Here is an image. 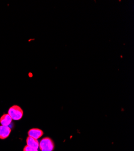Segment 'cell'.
Instances as JSON below:
<instances>
[{"mask_svg":"<svg viewBox=\"0 0 134 151\" xmlns=\"http://www.w3.org/2000/svg\"><path fill=\"white\" fill-rule=\"evenodd\" d=\"M54 148V142L50 137H44L39 142V149L40 151H53Z\"/></svg>","mask_w":134,"mask_h":151,"instance_id":"cell-1","label":"cell"},{"mask_svg":"<svg viewBox=\"0 0 134 151\" xmlns=\"http://www.w3.org/2000/svg\"><path fill=\"white\" fill-rule=\"evenodd\" d=\"M7 114L10 116L12 120H19L23 117V111L20 106L13 105L9 108Z\"/></svg>","mask_w":134,"mask_h":151,"instance_id":"cell-2","label":"cell"},{"mask_svg":"<svg viewBox=\"0 0 134 151\" xmlns=\"http://www.w3.org/2000/svg\"><path fill=\"white\" fill-rule=\"evenodd\" d=\"M43 135V131L39 128H32L28 132V137H32L34 139L38 140Z\"/></svg>","mask_w":134,"mask_h":151,"instance_id":"cell-3","label":"cell"},{"mask_svg":"<svg viewBox=\"0 0 134 151\" xmlns=\"http://www.w3.org/2000/svg\"><path fill=\"white\" fill-rule=\"evenodd\" d=\"M11 131V129L9 127L3 125L0 126V139H6L10 135Z\"/></svg>","mask_w":134,"mask_h":151,"instance_id":"cell-4","label":"cell"},{"mask_svg":"<svg viewBox=\"0 0 134 151\" xmlns=\"http://www.w3.org/2000/svg\"><path fill=\"white\" fill-rule=\"evenodd\" d=\"M27 146L34 148L35 149H38L39 147V142L37 139H34V138L28 137L26 140Z\"/></svg>","mask_w":134,"mask_h":151,"instance_id":"cell-5","label":"cell"},{"mask_svg":"<svg viewBox=\"0 0 134 151\" xmlns=\"http://www.w3.org/2000/svg\"><path fill=\"white\" fill-rule=\"evenodd\" d=\"M12 120H12V119L8 114H4L0 117V123H1V125L6 126V127H9L11 123Z\"/></svg>","mask_w":134,"mask_h":151,"instance_id":"cell-6","label":"cell"},{"mask_svg":"<svg viewBox=\"0 0 134 151\" xmlns=\"http://www.w3.org/2000/svg\"><path fill=\"white\" fill-rule=\"evenodd\" d=\"M23 151H39V150H38V149H35L34 148L29 147V146L26 145L25 147H23Z\"/></svg>","mask_w":134,"mask_h":151,"instance_id":"cell-7","label":"cell"}]
</instances>
